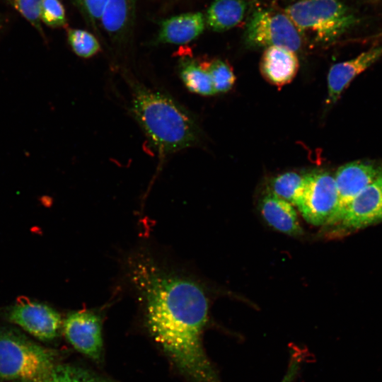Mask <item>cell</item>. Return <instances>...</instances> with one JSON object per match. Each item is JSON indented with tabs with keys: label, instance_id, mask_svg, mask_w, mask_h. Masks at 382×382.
Instances as JSON below:
<instances>
[{
	"label": "cell",
	"instance_id": "obj_8",
	"mask_svg": "<svg viewBox=\"0 0 382 382\" xmlns=\"http://www.w3.org/2000/svg\"><path fill=\"white\" fill-rule=\"evenodd\" d=\"M382 221V176L365 187L344 209L334 224L355 231ZM333 224V225H334Z\"/></svg>",
	"mask_w": 382,
	"mask_h": 382
},
{
	"label": "cell",
	"instance_id": "obj_4",
	"mask_svg": "<svg viewBox=\"0 0 382 382\" xmlns=\"http://www.w3.org/2000/svg\"><path fill=\"white\" fill-rule=\"evenodd\" d=\"M244 40L250 47H281L294 52L302 45V36L285 14L265 10L255 11L248 21Z\"/></svg>",
	"mask_w": 382,
	"mask_h": 382
},
{
	"label": "cell",
	"instance_id": "obj_14",
	"mask_svg": "<svg viewBox=\"0 0 382 382\" xmlns=\"http://www.w3.org/2000/svg\"><path fill=\"white\" fill-rule=\"evenodd\" d=\"M260 209L265 221L274 229L289 236L302 234L297 213L289 202L268 193L262 198Z\"/></svg>",
	"mask_w": 382,
	"mask_h": 382
},
{
	"label": "cell",
	"instance_id": "obj_25",
	"mask_svg": "<svg viewBox=\"0 0 382 382\" xmlns=\"http://www.w3.org/2000/svg\"><path fill=\"white\" fill-rule=\"evenodd\" d=\"M4 26V20L1 14L0 13V31L3 29Z\"/></svg>",
	"mask_w": 382,
	"mask_h": 382
},
{
	"label": "cell",
	"instance_id": "obj_7",
	"mask_svg": "<svg viewBox=\"0 0 382 382\" xmlns=\"http://www.w3.org/2000/svg\"><path fill=\"white\" fill-rule=\"evenodd\" d=\"M6 318L41 341H52L62 331L61 315L51 306L40 302H18L8 310Z\"/></svg>",
	"mask_w": 382,
	"mask_h": 382
},
{
	"label": "cell",
	"instance_id": "obj_9",
	"mask_svg": "<svg viewBox=\"0 0 382 382\" xmlns=\"http://www.w3.org/2000/svg\"><path fill=\"white\" fill-rule=\"evenodd\" d=\"M382 176V167L369 162L354 161L340 166L335 181L338 194V210L331 225L338 219L346 206L365 187Z\"/></svg>",
	"mask_w": 382,
	"mask_h": 382
},
{
	"label": "cell",
	"instance_id": "obj_21",
	"mask_svg": "<svg viewBox=\"0 0 382 382\" xmlns=\"http://www.w3.org/2000/svg\"><path fill=\"white\" fill-rule=\"evenodd\" d=\"M87 25L100 35L101 19L108 0H70Z\"/></svg>",
	"mask_w": 382,
	"mask_h": 382
},
{
	"label": "cell",
	"instance_id": "obj_19",
	"mask_svg": "<svg viewBox=\"0 0 382 382\" xmlns=\"http://www.w3.org/2000/svg\"><path fill=\"white\" fill-rule=\"evenodd\" d=\"M67 42L72 51L82 58H90L100 50L98 40L91 32L80 28H68Z\"/></svg>",
	"mask_w": 382,
	"mask_h": 382
},
{
	"label": "cell",
	"instance_id": "obj_18",
	"mask_svg": "<svg viewBox=\"0 0 382 382\" xmlns=\"http://www.w3.org/2000/svg\"><path fill=\"white\" fill-rule=\"evenodd\" d=\"M46 382H115L86 368L69 364H57Z\"/></svg>",
	"mask_w": 382,
	"mask_h": 382
},
{
	"label": "cell",
	"instance_id": "obj_27",
	"mask_svg": "<svg viewBox=\"0 0 382 382\" xmlns=\"http://www.w3.org/2000/svg\"><path fill=\"white\" fill-rule=\"evenodd\" d=\"M370 2H377L378 0H366Z\"/></svg>",
	"mask_w": 382,
	"mask_h": 382
},
{
	"label": "cell",
	"instance_id": "obj_16",
	"mask_svg": "<svg viewBox=\"0 0 382 382\" xmlns=\"http://www.w3.org/2000/svg\"><path fill=\"white\" fill-rule=\"evenodd\" d=\"M178 70L182 81L190 92L202 96L216 93L207 71L194 59L187 56L181 57Z\"/></svg>",
	"mask_w": 382,
	"mask_h": 382
},
{
	"label": "cell",
	"instance_id": "obj_13",
	"mask_svg": "<svg viewBox=\"0 0 382 382\" xmlns=\"http://www.w3.org/2000/svg\"><path fill=\"white\" fill-rule=\"evenodd\" d=\"M261 72L271 83L281 86L289 83L299 69L295 52L281 47L265 50L261 59Z\"/></svg>",
	"mask_w": 382,
	"mask_h": 382
},
{
	"label": "cell",
	"instance_id": "obj_15",
	"mask_svg": "<svg viewBox=\"0 0 382 382\" xmlns=\"http://www.w3.org/2000/svg\"><path fill=\"white\" fill-rule=\"evenodd\" d=\"M246 8L243 0H214L204 15L205 24L216 32L228 30L242 21Z\"/></svg>",
	"mask_w": 382,
	"mask_h": 382
},
{
	"label": "cell",
	"instance_id": "obj_10",
	"mask_svg": "<svg viewBox=\"0 0 382 382\" xmlns=\"http://www.w3.org/2000/svg\"><path fill=\"white\" fill-rule=\"evenodd\" d=\"M138 0H108L100 29L115 48L122 50L132 42Z\"/></svg>",
	"mask_w": 382,
	"mask_h": 382
},
{
	"label": "cell",
	"instance_id": "obj_22",
	"mask_svg": "<svg viewBox=\"0 0 382 382\" xmlns=\"http://www.w3.org/2000/svg\"><path fill=\"white\" fill-rule=\"evenodd\" d=\"M12 6L32 27L39 33L45 41L40 16V4L42 0H4Z\"/></svg>",
	"mask_w": 382,
	"mask_h": 382
},
{
	"label": "cell",
	"instance_id": "obj_11",
	"mask_svg": "<svg viewBox=\"0 0 382 382\" xmlns=\"http://www.w3.org/2000/svg\"><path fill=\"white\" fill-rule=\"evenodd\" d=\"M204 15L199 11L183 12L163 18L151 45H184L195 40L205 28Z\"/></svg>",
	"mask_w": 382,
	"mask_h": 382
},
{
	"label": "cell",
	"instance_id": "obj_6",
	"mask_svg": "<svg viewBox=\"0 0 382 382\" xmlns=\"http://www.w3.org/2000/svg\"><path fill=\"white\" fill-rule=\"evenodd\" d=\"M62 331L77 352L97 364L102 362L103 337L100 315L89 310L73 311L63 320Z\"/></svg>",
	"mask_w": 382,
	"mask_h": 382
},
{
	"label": "cell",
	"instance_id": "obj_26",
	"mask_svg": "<svg viewBox=\"0 0 382 382\" xmlns=\"http://www.w3.org/2000/svg\"><path fill=\"white\" fill-rule=\"evenodd\" d=\"M15 382H37V381H15Z\"/></svg>",
	"mask_w": 382,
	"mask_h": 382
},
{
	"label": "cell",
	"instance_id": "obj_24",
	"mask_svg": "<svg viewBox=\"0 0 382 382\" xmlns=\"http://www.w3.org/2000/svg\"><path fill=\"white\" fill-rule=\"evenodd\" d=\"M154 5L156 15L158 17H167L175 9L181 8L183 0H151Z\"/></svg>",
	"mask_w": 382,
	"mask_h": 382
},
{
	"label": "cell",
	"instance_id": "obj_17",
	"mask_svg": "<svg viewBox=\"0 0 382 382\" xmlns=\"http://www.w3.org/2000/svg\"><path fill=\"white\" fill-rule=\"evenodd\" d=\"M307 174L286 172L275 177L270 184V192L293 206L299 198L306 185Z\"/></svg>",
	"mask_w": 382,
	"mask_h": 382
},
{
	"label": "cell",
	"instance_id": "obj_3",
	"mask_svg": "<svg viewBox=\"0 0 382 382\" xmlns=\"http://www.w3.org/2000/svg\"><path fill=\"white\" fill-rule=\"evenodd\" d=\"M285 14L302 37L311 35L320 43L335 41L359 21L340 0H299L286 7Z\"/></svg>",
	"mask_w": 382,
	"mask_h": 382
},
{
	"label": "cell",
	"instance_id": "obj_23",
	"mask_svg": "<svg viewBox=\"0 0 382 382\" xmlns=\"http://www.w3.org/2000/svg\"><path fill=\"white\" fill-rule=\"evenodd\" d=\"M40 16L41 22L50 28H62L67 24L65 8L60 0H42Z\"/></svg>",
	"mask_w": 382,
	"mask_h": 382
},
{
	"label": "cell",
	"instance_id": "obj_2",
	"mask_svg": "<svg viewBox=\"0 0 382 382\" xmlns=\"http://www.w3.org/2000/svg\"><path fill=\"white\" fill-rule=\"evenodd\" d=\"M58 353L16 330L0 328V380L46 382Z\"/></svg>",
	"mask_w": 382,
	"mask_h": 382
},
{
	"label": "cell",
	"instance_id": "obj_20",
	"mask_svg": "<svg viewBox=\"0 0 382 382\" xmlns=\"http://www.w3.org/2000/svg\"><path fill=\"white\" fill-rule=\"evenodd\" d=\"M211 78L216 93H226L233 86L236 76L231 67L221 59L202 63Z\"/></svg>",
	"mask_w": 382,
	"mask_h": 382
},
{
	"label": "cell",
	"instance_id": "obj_5",
	"mask_svg": "<svg viewBox=\"0 0 382 382\" xmlns=\"http://www.w3.org/2000/svg\"><path fill=\"white\" fill-rule=\"evenodd\" d=\"M295 206L307 222L314 226L331 225L338 210L334 176L325 171L307 173L306 185Z\"/></svg>",
	"mask_w": 382,
	"mask_h": 382
},
{
	"label": "cell",
	"instance_id": "obj_1",
	"mask_svg": "<svg viewBox=\"0 0 382 382\" xmlns=\"http://www.w3.org/2000/svg\"><path fill=\"white\" fill-rule=\"evenodd\" d=\"M128 82L131 113L158 156L165 157L198 142L199 127L185 107L163 92L136 80Z\"/></svg>",
	"mask_w": 382,
	"mask_h": 382
},
{
	"label": "cell",
	"instance_id": "obj_12",
	"mask_svg": "<svg viewBox=\"0 0 382 382\" xmlns=\"http://www.w3.org/2000/svg\"><path fill=\"white\" fill-rule=\"evenodd\" d=\"M381 57L382 45L371 47L349 60L332 65L328 74L326 104H334L357 76Z\"/></svg>",
	"mask_w": 382,
	"mask_h": 382
}]
</instances>
